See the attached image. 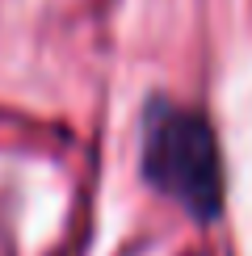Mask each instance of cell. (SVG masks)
Segmentation results:
<instances>
[{
    "label": "cell",
    "mask_w": 252,
    "mask_h": 256,
    "mask_svg": "<svg viewBox=\"0 0 252 256\" xmlns=\"http://www.w3.org/2000/svg\"><path fill=\"white\" fill-rule=\"evenodd\" d=\"M143 176L194 218L223 210V160L210 122L189 105L152 97L143 110Z\"/></svg>",
    "instance_id": "1"
}]
</instances>
